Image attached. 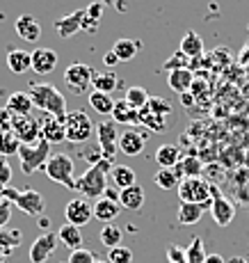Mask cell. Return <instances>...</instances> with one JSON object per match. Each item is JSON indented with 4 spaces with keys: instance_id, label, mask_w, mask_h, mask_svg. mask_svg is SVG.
<instances>
[{
    "instance_id": "277c9868",
    "label": "cell",
    "mask_w": 249,
    "mask_h": 263,
    "mask_svg": "<svg viewBox=\"0 0 249 263\" xmlns=\"http://www.w3.org/2000/svg\"><path fill=\"white\" fill-rule=\"evenodd\" d=\"M179 199L183 204H201L210 209V195H213V185L208 183L204 176H187L179 183Z\"/></svg>"
},
{
    "instance_id": "11a10c76",
    "label": "cell",
    "mask_w": 249,
    "mask_h": 263,
    "mask_svg": "<svg viewBox=\"0 0 249 263\" xmlns=\"http://www.w3.org/2000/svg\"><path fill=\"white\" fill-rule=\"evenodd\" d=\"M39 224H42L44 229H48V217H39Z\"/></svg>"
},
{
    "instance_id": "f1b7e54d",
    "label": "cell",
    "mask_w": 249,
    "mask_h": 263,
    "mask_svg": "<svg viewBox=\"0 0 249 263\" xmlns=\"http://www.w3.org/2000/svg\"><path fill=\"white\" fill-rule=\"evenodd\" d=\"M140 48H142V44L135 42V39H117L114 46H112L114 55L119 58V62H128V60H133Z\"/></svg>"
},
{
    "instance_id": "8d00e7d4",
    "label": "cell",
    "mask_w": 249,
    "mask_h": 263,
    "mask_svg": "<svg viewBox=\"0 0 249 263\" xmlns=\"http://www.w3.org/2000/svg\"><path fill=\"white\" fill-rule=\"evenodd\" d=\"M201 160L197 158V156H185V158L179 163V167H176V174L181 176V179H187V176H201Z\"/></svg>"
},
{
    "instance_id": "52a82bcc",
    "label": "cell",
    "mask_w": 249,
    "mask_h": 263,
    "mask_svg": "<svg viewBox=\"0 0 249 263\" xmlns=\"http://www.w3.org/2000/svg\"><path fill=\"white\" fill-rule=\"evenodd\" d=\"M44 172H46V176H48L50 181H55V183L67 185V188H73L75 190L73 158H71L69 154H53L48 158V163H46Z\"/></svg>"
},
{
    "instance_id": "e0dca14e",
    "label": "cell",
    "mask_w": 249,
    "mask_h": 263,
    "mask_svg": "<svg viewBox=\"0 0 249 263\" xmlns=\"http://www.w3.org/2000/svg\"><path fill=\"white\" fill-rule=\"evenodd\" d=\"M60 58L53 48H37L32 50V71L39 73V76H46V73H53L55 67H58Z\"/></svg>"
},
{
    "instance_id": "680465c9",
    "label": "cell",
    "mask_w": 249,
    "mask_h": 263,
    "mask_svg": "<svg viewBox=\"0 0 249 263\" xmlns=\"http://www.w3.org/2000/svg\"><path fill=\"white\" fill-rule=\"evenodd\" d=\"M0 263H3V261H0Z\"/></svg>"
},
{
    "instance_id": "f5cc1de1",
    "label": "cell",
    "mask_w": 249,
    "mask_h": 263,
    "mask_svg": "<svg viewBox=\"0 0 249 263\" xmlns=\"http://www.w3.org/2000/svg\"><path fill=\"white\" fill-rule=\"evenodd\" d=\"M101 5H110V7H117L119 5V0H99Z\"/></svg>"
},
{
    "instance_id": "44dd1931",
    "label": "cell",
    "mask_w": 249,
    "mask_h": 263,
    "mask_svg": "<svg viewBox=\"0 0 249 263\" xmlns=\"http://www.w3.org/2000/svg\"><path fill=\"white\" fill-rule=\"evenodd\" d=\"M5 108H7L14 117H23V115H32L34 103H32V99H30L28 92H14V94H9Z\"/></svg>"
},
{
    "instance_id": "1f68e13d",
    "label": "cell",
    "mask_w": 249,
    "mask_h": 263,
    "mask_svg": "<svg viewBox=\"0 0 249 263\" xmlns=\"http://www.w3.org/2000/svg\"><path fill=\"white\" fill-rule=\"evenodd\" d=\"M21 142L14 135V130H0V158H9V156H18Z\"/></svg>"
},
{
    "instance_id": "c3c4849f",
    "label": "cell",
    "mask_w": 249,
    "mask_h": 263,
    "mask_svg": "<svg viewBox=\"0 0 249 263\" xmlns=\"http://www.w3.org/2000/svg\"><path fill=\"white\" fill-rule=\"evenodd\" d=\"M103 64H105L108 69H112V67H117V64H119V58L114 55V50H108V53L103 55Z\"/></svg>"
},
{
    "instance_id": "ac0fdd59",
    "label": "cell",
    "mask_w": 249,
    "mask_h": 263,
    "mask_svg": "<svg viewBox=\"0 0 249 263\" xmlns=\"http://www.w3.org/2000/svg\"><path fill=\"white\" fill-rule=\"evenodd\" d=\"M14 30H16L18 37L28 44H34L39 37H42V25H39V21L32 16V14H23V16H18L16 23H14Z\"/></svg>"
},
{
    "instance_id": "5bb4252c",
    "label": "cell",
    "mask_w": 249,
    "mask_h": 263,
    "mask_svg": "<svg viewBox=\"0 0 249 263\" xmlns=\"http://www.w3.org/2000/svg\"><path fill=\"white\" fill-rule=\"evenodd\" d=\"M58 242H60L58 234H53V231H44V234L30 245V261L32 263H46V259L58 250Z\"/></svg>"
},
{
    "instance_id": "4fadbf2b",
    "label": "cell",
    "mask_w": 249,
    "mask_h": 263,
    "mask_svg": "<svg viewBox=\"0 0 249 263\" xmlns=\"http://www.w3.org/2000/svg\"><path fill=\"white\" fill-rule=\"evenodd\" d=\"M210 215L217 227H228L236 217V206L228 197H222L220 192L213 188V204H210Z\"/></svg>"
},
{
    "instance_id": "836d02e7",
    "label": "cell",
    "mask_w": 249,
    "mask_h": 263,
    "mask_svg": "<svg viewBox=\"0 0 249 263\" xmlns=\"http://www.w3.org/2000/svg\"><path fill=\"white\" fill-rule=\"evenodd\" d=\"M114 103H117V101L110 94H103V92H91L89 94V105L99 115H112Z\"/></svg>"
},
{
    "instance_id": "30bf717a",
    "label": "cell",
    "mask_w": 249,
    "mask_h": 263,
    "mask_svg": "<svg viewBox=\"0 0 249 263\" xmlns=\"http://www.w3.org/2000/svg\"><path fill=\"white\" fill-rule=\"evenodd\" d=\"M96 138H99V149L103 151L105 158H114V151L119 146V133L112 119H101L96 124Z\"/></svg>"
},
{
    "instance_id": "e575fe53",
    "label": "cell",
    "mask_w": 249,
    "mask_h": 263,
    "mask_svg": "<svg viewBox=\"0 0 249 263\" xmlns=\"http://www.w3.org/2000/svg\"><path fill=\"white\" fill-rule=\"evenodd\" d=\"M99 238L101 242H103L108 250H112V247H119L121 245V240H124V231L119 229L117 224H105V227H101V234H99Z\"/></svg>"
},
{
    "instance_id": "f907efd6",
    "label": "cell",
    "mask_w": 249,
    "mask_h": 263,
    "mask_svg": "<svg viewBox=\"0 0 249 263\" xmlns=\"http://www.w3.org/2000/svg\"><path fill=\"white\" fill-rule=\"evenodd\" d=\"M103 197H108V199H112V201H119V192L112 190V188L105 190V195H103Z\"/></svg>"
},
{
    "instance_id": "bcb514c9",
    "label": "cell",
    "mask_w": 249,
    "mask_h": 263,
    "mask_svg": "<svg viewBox=\"0 0 249 263\" xmlns=\"http://www.w3.org/2000/svg\"><path fill=\"white\" fill-rule=\"evenodd\" d=\"M167 256H169L171 263H187L185 252H183V247H179V245H169V250H167Z\"/></svg>"
},
{
    "instance_id": "ab89813d",
    "label": "cell",
    "mask_w": 249,
    "mask_h": 263,
    "mask_svg": "<svg viewBox=\"0 0 249 263\" xmlns=\"http://www.w3.org/2000/svg\"><path fill=\"white\" fill-rule=\"evenodd\" d=\"M144 108L151 110V112H156V115H162V117H169L171 115V103L167 99H162V96H151L149 103H146Z\"/></svg>"
},
{
    "instance_id": "3957f363",
    "label": "cell",
    "mask_w": 249,
    "mask_h": 263,
    "mask_svg": "<svg viewBox=\"0 0 249 263\" xmlns=\"http://www.w3.org/2000/svg\"><path fill=\"white\" fill-rule=\"evenodd\" d=\"M53 28L58 30V34L62 39H69V37H73V34H78V32H87V34H96V32H99V23L89 18L87 7H85V9H75V12L55 18Z\"/></svg>"
},
{
    "instance_id": "f6af8a7d",
    "label": "cell",
    "mask_w": 249,
    "mask_h": 263,
    "mask_svg": "<svg viewBox=\"0 0 249 263\" xmlns=\"http://www.w3.org/2000/svg\"><path fill=\"white\" fill-rule=\"evenodd\" d=\"M9 220H12V201H0V229H3L5 224H9Z\"/></svg>"
},
{
    "instance_id": "681fc988",
    "label": "cell",
    "mask_w": 249,
    "mask_h": 263,
    "mask_svg": "<svg viewBox=\"0 0 249 263\" xmlns=\"http://www.w3.org/2000/svg\"><path fill=\"white\" fill-rule=\"evenodd\" d=\"M204 263H226V261H224V256H220V254H208Z\"/></svg>"
},
{
    "instance_id": "db71d44e",
    "label": "cell",
    "mask_w": 249,
    "mask_h": 263,
    "mask_svg": "<svg viewBox=\"0 0 249 263\" xmlns=\"http://www.w3.org/2000/svg\"><path fill=\"white\" fill-rule=\"evenodd\" d=\"M228 263H247V259H242V256H231Z\"/></svg>"
},
{
    "instance_id": "7dc6e473",
    "label": "cell",
    "mask_w": 249,
    "mask_h": 263,
    "mask_svg": "<svg viewBox=\"0 0 249 263\" xmlns=\"http://www.w3.org/2000/svg\"><path fill=\"white\" fill-rule=\"evenodd\" d=\"M14 115L7 108H0V130H12Z\"/></svg>"
},
{
    "instance_id": "9f6ffc18",
    "label": "cell",
    "mask_w": 249,
    "mask_h": 263,
    "mask_svg": "<svg viewBox=\"0 0 249 263\" xmlns=\"http://www.w3.org/2000/svg\"><path fill=\"white\" fill-rule=\"evenodd\" d=\"M0 201H5V185H0Z\"/></svg>"
},
{
    "instance_id": "d6a6232c",
    "label": "cell",
    "mask_w": 249,
    "mask_h": 263,
    "mask_svg": "<svg viewBox=\"0 0 249 263\" xmlns=\"http://www.w3.org/2000/svg\"><path fill=\"white\" fill-rule=\"evenodd\" d=\"M181 176L176 174V170H165V167H160L158 172L154 174V183L158 185V188L162 190H174V188H179V183H181Z\"/></svg>"
},
{
    "instance_id": "cb8c5ba5",
    "label": "cell",
    "mask_w": 249,
    "mask_h": 263,
    "mask_svg": "<svg viewBox=\"0 0 249 263\" xmlns=\"http://www.w3.org/2000/svg\"><path fill=\"white\" fill-rule=\"evenodd\" d=\"M112 121L114 124H140V110H135L126 99H121L114 103Z\"/></svg>"
},
{
    "instance_id": "b9f144b4",
    "label": "cell",
    "mask_w": 249,
    "mask_h": 263,
    "mask_svg": "<svg viewBox=\"0 0 249 263\" xmlns=\"http://www.w3.org/2000/svg\"><path fill=\"white\" fill-rule=\"evenodd\" d=\"M187 64H190V58H187L185 53H174L171 58L165 60V69L167 71H179V69H187Z\"/></svg>"
},
{
    "instance_id": "83f0119b",
    "label": "cell",
    "mask_w": 249,
    "mask_h": 263,
    "mask_svg": "<svg viewBox=\"0 0 249 263\" xmlns=\"http://www.w3.org/2000/svg\"><path fill=\"white\" fill-rule=\"evenodd\" d=\"M181 53H185L190 60H197L201 53H204V39L197 32H185V37L181 39Z\"/></svg>"
},
{
    "instance_id": "4316f807",
    "label": "cell",
    "mask_w": 249,
    "mask_h": 263,
    "mask_svg": "<svg viewBox=\"0 0 249 263\" xmlns=\"http://www.w3.org/2000/svg\"><path fill=\"white\" fill-rule=\"evenodd\" d=\"M208 206H201V204H183L181 201V209H179V224L183 227H192L201 220L204 211Z\"/></svg>"
},
{
    "instance_id": "5b68a950",
    "label": "cell",
    "mask_w": 249,
    "mask_h": 263,
    "mask_svg": "<svg viewBox=\"0 0 249 263\" xmlns=\"http://www.w3.org/2000/svg\"><path fill=\"white\" fill-rule=\"evenodd\" d=\"M64 130H67V142L83 144L91 138L96 126L85 110H71V112H67V117H64Z\"/></svg>"
},
{
    "instance_id": "60d3db41",
    "label": "cell",
    "mask_w": 249,
    "mask_h": 263,
    "mask_svg": "<svg viewBox=\"0 0 249 263\" xmlns=\"http://www.w3.org/2000/svg\"><path fill=\"white\" fill-rule=\"evenodd\" d=\"M108 263H133V252H130V247H112V250L108 252Z\"/></svg>"
},
{
    "instance_id": "d6986e66",
    "label": "cell",
    "mask_w": 249,
    "mask_h": 263,
    "mask_svg": "<svg viewBox=\"0 0 249 263\" xmlns=\"http://www.w3.org/2000/svg\"><path fill=\"white\" fill-rule=\"evenodd\" d=\"M167 85H169L171 92L176 94H187L195 85V73L190 69H179V71H169L167 76Z\"/></svg>"
},
{
    "instance_id": "7c38bea8",
    "label": "cell",
    "mask_w": 249,
    "mask_h": 263,
    "mask_svg": "<svg viewBox=\"0 0 249 263\" xmlns=\"http://www.w3.org/2000/svg\"><path fill=\"white\" fill-rule=\"evenodd\" d=\"M64 215H67V222L73 227H85L87 222L94 217V206L89 204L85 197H75L67 204L64 209Z\"/></svg>"
},
{
    "instance_id": "9a60e30c",
    "label": "cell",
    "mask_w": 249,
    "mask_h": 263,
    "mask_svg": "<svg viewBox=\"0 0 249 263\" xmlns=\"http://www.w3.org/2000/svg\"><path fill=\"white\" fill-rule=\"evenodd\" d=\"M14 206H18L25 215L42 217V213H44V197H42V192H37V190H21L18 192V197H16V201H14Z\"/></svg>"
},
{
    "instance_id": "ba28073f",
    "label": "cell",
    "mask_w": 249,
    "mask_h": 263,
    "mask_svg": "<svg viewBox=\"0 0 249 263\" xmlns=\"http://www.w3.org/2000/svg\"><path fill=\"white\" fill-rule=\"evenodd\" d=\"M64 83H67V87L71 92L80 96L94 85V71H91V67H87V64L73 62V64H69L67 71H64Z\"/></svg>"
},
{
    "instance_id": "7402d4cb",
    "label": "cell",
    "mask_w": 249,
    "mask_h": 263,
    "mask_svg": "<svg viewBox=\"0 0 249 263\" xmlns=\"http://www.w3.org/2000/svg\"><path fill=\"white\" fill-rule=\"evenodd\" d=\"M144 188L142 185H130L126 190H119V204L121 209H128V211H140L144 206Z\"/></svg>"
},
{
    "instance_id": "d4e9b609",
    "label": "cell",
    "mask_w": 249,
    "mask_h": 263,
    "mask_svg": "<svg viewBox=\"0 0 249 263\" xmlns=\"http://www.w3.org/2000/svg\"><path fill=\"white\" fill-rule=\"evenodd\" d=\"M7 67L14 73H25L28 69H32V53L21 48H12L7 53Z\"/></svg>"
},
{
    "instance_id": "8fae6325",
    "label": "cell",
    "mask_w": 249,
    "mask_h": 263,
    "mask_svg": "<svg viewBox=\"0 0 249 263\" xmlns=\"http://www.w3.org/2000/svg\"><path fill=\"white\" fill-rule=\"evenodd\" d=\"M146 142H149V133H146V130L128 128V130H124V133L119 135V151L124 156L135 158V156H140L142 151H144Z\"/></svg>"
},
{
    "instance_id": "9c48e42d",
    "label": "cell",
    "mask_w": 249,
    "mask_h": 263,
    "mask_svg": "<svg viewBox=\"0 0 249 263\" xmlns=\"http://www.w3.org/2000/svg\"><path fill=\"white\" fill-rule=\"evenodd\" d=\"M12 130L21 144H37L39 140H42V121L37 117H32V115L14 117Z\"/></svg>"
},
{
    "instance_id": "7bdbcfd3",
    "label": "cell",
    "mask_w": 249,
    "mask_h": 263,
    "mask_svg": "<svg viewBox=\"0 0 249 263\" xmlns=\"http://www.w3.org/2000/svg\"><path fill=\"white\" fill-rule=\"evenodd\" d=\"M67 263H96V256L91 254L89 250H85V247H80V250H73L69 256Z\"/></svg>"
},
{
    "instance_id": "ffe728a7",
    "label": "cell",
    "mask_w": 249,
    "mask_h": 263,
    "mask_svg": "<svg viewBox=\"0 0 249 263\" xmlns=\"http://www.w3.org/2000/svg\"><path fill=\"white\" fill-rule=\"evenodd\" d=\"M119 213H121L119 201H112V199H108V197H99V199H96V204H94V217L96 220L110 224Z\"/></svg>"
},
{
    "instance_id": "603a6c76",
    "label": "cell",
    "mask_w": 249,
    "mask_h": 263,
    "mask_svg": "<svg viewBox=\"0 0 249 263\" xmlns=\"http://www.w3.org/2000/svg\"><path fill=\"white\" fill-rule=\"evenodd\" d=\"M181 160H183V156L176 144H162L160 149L156 151V163L165 170H176Z\"/></svg>"
},
{
    "instance_id": "74e56055",
    "label": "cell",
    "mask_w": 249,
    "mask_h": 263,
    "mask_svg": "<svg viewBox=\"0 0 249 263\" xmlns=\"http://www.w3.org/2000/svg\"><path fill=\"white\" fill-rule=\"evenodd\" d=\"M124 99L128 101V103L133 105L135 110H142L146 103H149L151 96H149V92H146L144 87H137V85H135V87H128V89H126V96H124Z\"/></svg>"
},
{
    "instance_id": "6f0895ef",
    "label": "cell",
    "mask_w": 249,
    "mask_h": 263,
    "mask_svg": "<svg viewBox=\"0 0 249 263\" xmlns=\"http://www.w3.org/2000/svg\"><path fill=\"white\" fill-rule=\"evenodd\" d=\"M96 263H108V261H96Z\"/></svg>"
},
{
    "instance_id": "8992f818",
    "label": "cell",
    "mask_w": 249,
    "mask_h": 263,
    "mask_svg": "<svg viewBox=\"0 0 249 263\" xmlns=\"http://www.w3.org/2000/svg\"><path fill=\"white\" fill-rule=\"evenodd\" d=\"M50 144L46 140H39L37 144H21L18 149V160H21L23 174H34L37 170H44L50 158Z\"/></svg>"
},
{
    "instance_id": "6da1fadb",
    "label": "cell",
    "mask_w": 249,
    "mask_h": 263,
    "mask_svg": "<svg viewBox=\"0 0 249 263\" xmlns=\"http://www.w3.org/2000/svg\"><path fill=\"white\" fill-rule=\"evenodd\" d=\"M114 158H99L91 163V167L75 181V190L83 192L85 199H99L108 190V172H112Z\"/></svg>"
},
{
    "instance_id": "7a4b0ae2",
    "label": "cell",
    "mask_w": 249,
    "mask_h": 263,
    "mask_svg": "<svg viewBox=\"0 0 249 263\" xmlns=\"http://www.w3.org/2000/svg\"><path fill=\"white\" fill-rule=\"evenodd\" d=\"M28 94L37 110L64 121V117H67V101H64V94L58 87H53L48 83H32Z\"/></svg>"
},
{
    "instance_id": "ee69618b",
    "label": "cell",
    "mask_w": 249,
    "mask_h": 263,
    "mask_svg": "<svg viewBox=\"0 0 249 263\" xmlns=\"http://www.w3.org/2000/svg\"><path fill=\"white\" fill-rule=\"evenodd\" d=\"M12 165H9L7 158H0V185H9L12 181Z\"/></svg>"
},
{
    "instance_id": "4dcf8cb0",
    "label": "cell",
    "mask_w": 249,
    "mask_h": 263,
    "mask_svg": "<svg viewBox=\"0 0 249 263\" xmlns=\"http://www.w3.org/2000/svg\"><path fill=\"white\" fill-rule=\"evenodd\" d=\"M140 124L144 126L146 130L162 133V130L167 128V117H162V115H156V112H151V110L142 108V110H140Z\"/></svg>"
},
{
    "instance_id": "f35d334b",
    "label": "cell",
    "mask_w": 249,
    "mask_h": 263,
    "mask_svg": "<svg viewBox=\"0 0 249 263\" xmlns=\"http://www.w3.org/2000/svg\"><path fill=\"white\" fill-rule=\"evenodd\" d=\"M206 252H204V240L201 238H195L190 242V247L185 250V259L187 263H204L206 261Z\"/></svg>"
},
{
    "instance_id": "d590c367",
    "label": "cell",
    "mask_w": 249,
    "mask_h": 263,
    "mask_svg": "<svg viewBox=\"0 0 249 263\" xmlns=\"http://www.w3.org/2000/svg\"><path fill=\"white\" fill-rule=\"evenodd\" d=\"M119 87V78L112 71L105 73H96L94 76V92H103V94H112Z\"/></svg>"
},
{
    "instance_id": "484cf974",
    "label": "cell",
    "mask_w": 249,
    "mask_h": 263,
    "mask_svg": "<svg viewBox=\"0 0 249 263\" xmlns=\"http://www.w3.org/2000/svg\"><path fill=\"white\" fill-rule=\"evenodd\" d=\"M58 238H60V242H64V247H71V252L83 247V231H80V227H73V224H69V222L60 227Z\"/></svg>"
},
{
    "instance_id": "2e32d148",
    "label": "cell",
    "mask_w": 249,
    "mask_h": 263,
    "mask_svg": "<svg viewBox=\"0 0 249 263\" xmlns=\"http://www.w3.org/2000/svg\"><path fill=\"white\" fill-rule=\"evenodd\" d=\"M42 140H46L48 144H62L67 140V130H64V121L46 115L42 119Z\"/></svg>"
},
{
    "instance_id": "f546056e",
    "label": "cell",
    "mask_w": 249,
    "mask_h": 263,
    "mask_svg": "<svg viewBox=\"0 0 249 263\" xmlns=\"http://www.w3.org/2000/svg\"><path fill=\"white\" fill-rule=\"evenodd\" d=\"M110 174H112V181H114V185L119 190H126V188H130V185L137 183L135 181V170H130L128 165H114Z\"/></svg>"
},
{
    "instance_id": "816d5d0a",
    "label": "cell",
    "mask_w": 249,
    "mask_h": 263,
    "mask_svg": "<svg viewBox=\"0 0 249 263\" xmlns=\"http://www.w3.org/2000/svg\"><path fill=\"white\" fill-rule=\"evenodd\" d=\"M181 96H183V105H192V103H195V94L190 96V92H187V94H181Z\"/></svg>"
}]
</instances>
